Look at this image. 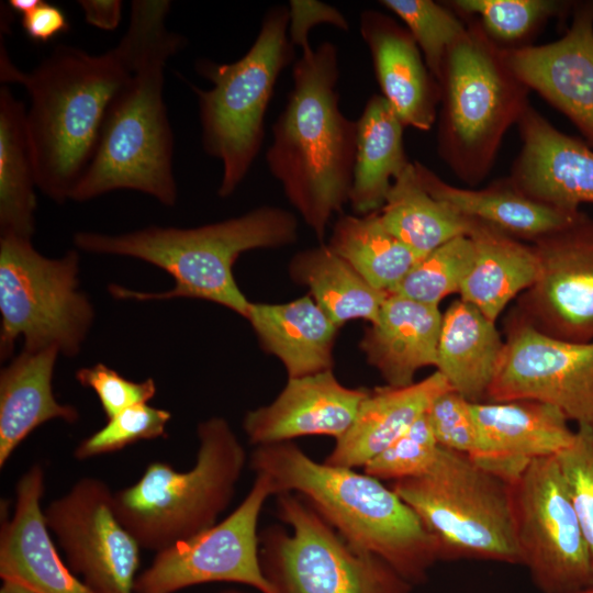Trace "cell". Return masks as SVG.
Returning <instances> with one entry per match:
<instances>
[{
    "mask_svg": "<svg viewBox=\"0 0 593 593\" xmlns=\"http://www.w3.org/2000/svg\"><path fill=\"white\" fill-rule=\"evenodd\" d=\"M357 139L349 202L358 215L380 211L393 181L410 165L405 126L381 94H372L356 121Z\"/></svg>",
    "mask_w": 593,
    "mask_h": 593,
    "instance_id": "f546056e",
    "label": "cell"
},
{
    "mask_svg": "<svg viewBox=\"0 0 593 593\" xmlns=\"http://www.w3.org/2000/svg\"><path fill=\"white\" fill-rule=\"evenodd\" d=\"M69 568L96 593H135L141 545L119 519L114 492L92 477L76 481L44 508Z\"/></svg>",
    "mask_w": 593,
    "mask_h": 593,
    "instance_id": "5bb4252c",
    "label": "cell"
},
{
    "mask_svg": "<svg viewBox=\"0 0 593 593\" xmlns=\"http://www.w3.org/2000/svg\"><path fill=\"white\" fill-rule=\"evenodd\" d=\"M288 36L293 46L302 53L312 49L309 43L310 31L318 24H328L349 31V23L335 7L316 0H291L289 2Z\"/></svg>",
    "mask_w": 593,
    "mask_h": 593,
    "instance_id": "7bdbcfd3",
    "label": "cell"
},
{
    "mask_svg": "<svg viewBox=\"0 0 593 593\" xmlns=\"http://www.w3.org/2000/svg\"><path fill=\"white\" fill-rule=\"evenodd\" d=\"M26 107L7 85L0 88V236L32 239L35 231L36 168Z\"/></svg>",
    "mask_w": 593,
    "mask_h": 593,
    "instance_id": "4dcf8cb0",
    "label": "cell"
},
{
    "mask_svg": "<svg viewBox=\"0 0 593 593\" xmlns=\"http://www.w3.org/2000/svg\"><path fill=\"white\" fill-rule=\"evenodd\" d=\"M522 139L508 179L528 198L579 212L593 204V148L553 126L529 105L517 122Z\"/></svg>",
    "mask_w": 593,
    "mask_h": 593,
    "instance_id": "ac0fdd59",
    "label": "cell"
},
{
    "mask_svg": "<svg viewBox=\"0 0 593 593\" xmlns=\"http://www.w3.org/2000/svg\"><path fill=\"white\" fill-rule=\"evenodd\" d=\"M360 34L381 96L405 127L429 131L437 121L440 87L411 33L388 14L365 10Z\"/></svg>",
    "mask_w": 593,
    "mask_h": 593,
    "instance_id": "7402d4cb",
    "label": "cell"
},
{
    "mask_svg": "<svg viewBox=\"0 0 593 593\" xmlns=\"http://www.w3.org/2000/svg\"><path fill=\"white\" fill-rule=\"evenodd\" d=\"M379 215L417 259L452 238L467 236L471 225V219L460 215L423 187L412 161L393 181Z\"/></svg>",
    "mask_w": 593,
    "mask_h": 593,
    "instance_id": "d6a6232c",
    "label": "cell"
},
{
    "mask_svg": "<svg viewBox=\"0 0 593 593\" xmlns=\"http://www.w3.org/2000/svg\"><path fill=\"white\" fill-rule=\"evenodd\" d=\"M276 494L270 478L256 473L244 500L224 519L155 552L150 564L136 578L135 593H177L212 582L275 593L260 564L258 521L265 502Z\"/></svg>",
    "mask_w": 593,
    "mask_h": 593,
    "instance_id": "4fadbf2b",
    "label": "cell"
},
{
    "mask_svg": "<svg viewBox=\"0 0 593 593\" xmlns=\"http://www.w3.org/2000/svg\"><path fill=\"white\" fill-rule=\"evenodd\" d=\"M379 3L403 21L438 81L445 56L466 32L467 21L445 1L381 0Z\"/></svg>",
    "mask_w": 593,
    "mask_h": 593,
    "instance_id": "8d00e7d4",
    "label": "cell"
},
{
    "mask_svg": "<svg viewBox=\"0 0 593 593\" xmlns=\"http://www.w3.org/2000/svg\"><path fill=\"white\" fill-rule=\"evenodd\" d=\"M438 445L463 454L475 462L486 450L472 413V402L455 390L440 394L426 412Z\"/></svg>",
    "mask_w": 593,
    "mask_h": 593,
    "instance_id": "ab89813d",
    "label": "cell"
},
{
    "mask_svg": "<svg viewBox=\"0 0 593 593\" xmlns=\"http://www.w3.org/2000/svg\"><path fill=\"white\" fill-rule=\"evenodd\" d=\"M21 23L27 37L37 43H46L70 27L66 13L59 7L43 0L22 16Z\"/></svg>",
    "mask_w": 593,
    "mask_h": 593,
    "instance_id": "ee69618b",
    "label": "cell"
},
{
    "mask_svg": "<svg viewBox=\"0 0 593 593\" xmlns=\"http://www.w3.org/2000/svg\"><path fill=\"white\" fill-rule=\"evenodd\" d=\"M423 187L460 215L499 228L518 239L535 242L577 220L582 211L567 212L539 203L501 178L482 189L460 188L414 161Z\"/></svg>",
    "mask_w": 593,
    "mask_h": 593,
    "instance_id": "d4e9b609",
    "label": "cell"
},
{
    "mask_svg": "<svg viewBox=\"0 0 593 593\" xmlns=\"http://www.w3.org/2000/svg\"><path fill=\"white\" fill-rule=\"evenodd\" d=\"M296 237L298 221L291 212L277 206H260L236 217L193 228L148 226L119 235L77 232L74 244L87 253L126 256L149 262L175 280L174 288L163 292H142L111 284L109 292L116 299H201L246 318L251 302L235 281V261L245 251L286 246L293 244Z\"/></svg>",
    "mask_w": 593,
    "mask_h": 593,
    "instance_id": "5b68a950",
    "label": "cell"
},
{
    "mask_svg": "<svg viewBox=\"0 0 593 593\" xmlns=\"http://www.w3.org/2000/svg\"><path fill=\"white\" fill-rule=\"evenodd\" d=\"M337 47L323 42L292 67V89L272 125L270 174L320 240L349 201L357 123L344 115L336 90Z\"/></svg>",
    "mask_w": 593,
    "mask_h": 593,
    "instance_id": "3957f363",
    "label": "cell"
},
{
    "mask_svg": "<svg viewBox=\"0 0 593 593\" xmlns=\"http://www.w3.org/2000/svg\"><path fill=\"white\" fill-rule=\"evenodd\" d=\"M368 392L343 385L332 370L289 378L273 402L246 413L243 428L255 447L312 435L337 440L350 427Z\"/></svg>",
    "mask_w": 593,
    "mask_h": 593,
    "instance_id": "ffe728a7",
    "label": "cell"
},
{
    "mask_svg": "<svg viewBox=\"0 0 593 593\" xmlns=\"http://www.w3.org/2000/svg\"><path fill=\"white\" fill-rule=\"evenodd\" d=\"M392 489L434 537L439 561L521 564L510 484L470 457L440 447L426 473Z\"/></svg>",
    "mask_w": 593,
    "mask_h": 593,
    "instance_id": "9c48e42d",
    "label": "cell"
},
{
    "mask_svg": "<svg viewBox=\"0 0 593 593\" xmlns=\"http://www.w3.org/2000/svg\"><path fill=\"white\" fill-rule=\"evenodd\" d=\"M328 247L374 288L391 293L418 260L382 223L379 211L342 215Z\"/></svg>",
    "mask_w": 593,
    "mask_h": 593,
    "instance_id": "836d02e7",
    "label": "cell"
},
{
    "mask_svg": "<svg viewBox=\"0 0 593 593\" xmlns=\"http://www.w3.org/2000/svg\"><path fill=\"white\" fill-rule=\"evenodd\" d=\"M276 496L277 516L288 528L259 533L261 569L275 593H411V583L350 546L302 496Z\"/></svg>",
    "mask_w": 593,
    "mask_h": 593,
    "instance_id": "8fae6325",
    "label": "cell"
},
{
    "mask_svg": "<svg viewBox=\"0 0 593 593\" xmlns=\"http://www.w3.org/2000/svg\"><path fill=\"white\" fill-rule=\"evenodd\" d=\"M460 16L474 18L501 48L528 46L552 18L564 19L573 1L557 0H452L445 1Z\"/></svg>",
    "mask_w": 593,
    "mask_h": 593,
    "instance_id": "e575fe53",
    "label": "cell"
},
{
    "mask_svg": "<svg viewBox=\"0 0 593 593\" xmlns=\"http://www.w3.org/2000/svg\"><path fill=\"white\" fill-rule=\"evenodd\" d=\"M78 3L86 22L97 29L114 31L122 20L120 0H80Z\"/></svg>",
    "mask_w": 593,
    "mask_h": 593,
    "instance_id": "f6af8a7d",
    "label": "cell"
},
{
    "mask_svg": "<svg viewBox=\"0 0 593 593\" xmlns=\"http://www.w3.org/2000/svg\"><path fill=\"white\" fill-rule=\"evenodd\" d=\"M249 466L270 478L276 495L299 494L350 546L379 557L412 585L426 581L439 561L432 534L381 480L317 462L293 441L255 447Z\"/></svg>",
    "mask_w": 593,
    "mask_h": 593,
    "instance_id": "277c9868",
    "label": "cell"
},
{
    "mask_svg": "<svg viewBox=\"0 0 593 593\" xmlns=\"http://www.w3.org/2000/svg\"><path fill=\"white\" fill-rule=\"evenodd\" d=\"M75 378L82 387L94 391L107 419L127 407L148 403L157 391L154 379L132 381L102 362L80 368Z\"/></svg>",
    "mask_w": 593,
    "mask_h": 593,
    "instance_id": "b9f144b4",
    "label": "cell"
},
{
    "mask_svg": "<svg viewBox=\"0 0 593 593\" xmlns=\"http://www.w3.org/2000/svg\"><path fill=\"white\" fill-rule=\"evenodd\" d=\"M467 236L473 246V260L460 299L495 323L507 304L535 282L537 255L532 244L473 219Z\"/></svg>",
    "mask_w": 593,
    "mask_h": 593,
    "instance_id": "83f0119b",
    "label": "cell"
},
{
    "mask_svg": "<svg viewBox=\"0 0 593 593\" xmlns=\"http://www.w3.org/2000/svg\"><path fill=\"white\" fill-rule=\"evenodd\" d=\"M438 445L426 413L401 437L363 467L381 481H399L426 473L437 459Z\"/></svg>",
    "mask_w": 593,
    "mask_h": 593,
    "instance_id": "f35d334b",
    "label": "cell"
},
{
    "mask_svg": "<svg viewBox=\"0 0 593 593\" xmlns=\"http://www.w3.org/2000/svg\"><path fill=\"white\" fill-rule=\"evenodd\" d=\"M503 346L495 323L474 305L458 299L443 314L437 371L468 401L483 402Z\"/></svg>",
    "mask_w": 593,
    "mask_h": 593,
    "instance_id": "f1b7e54d",
    "label": "cell"
},
{
    "mask_svg": "<svg viewBox=\"0 0 593 593\" xmlns=\"http://www.w3.org/2000/svg\"><path fill=\"white\" fill-rule=\"evenodd\" d=\"M556 458L593 560V426H577Z\"/></svg>",
    "mask_w": 593,
    "mask_h": 593,
    "instance_id": "60d3db41",
    "label": "cell"
},
{
    "mask_svg": "<svg viewBox=\"0 0 593 593\" xmlns=\"http://www.w3.org/2000/svg\"><path fill=\"white\" fill-rule=\"evenodd\" d=\"M0 593H33L22 585L13 582L2 581Z\"/></svg>",
    "mask_w": 593,
    "mask_h": 593,
    "instance_id": "7dc6e473",
    "label": "cell"
},
{
    "mask_svg": "<svg viewBox=\"0 0 593 593\" xmlns=\"http://www.w3.org/2000/svg\"><path fill=\"white\" fill-rule=\"evenodd\" d=\"M289 8L273 5L244 56L231 64L199 59L195 69L212 82L197 96L204 152L222 163L217 190L231 195L249 172L265 138V115L281 71L294 58L288 36Z\"/></svg>",
    "mask_w": 593,
    "mask_h": 593,
    "instance_id": "ba28073f",
    "label": "cell"
},
{
    "mask_svg": "<svg viewBox=\"0 0 593 593\" xmlns=\"http://www.w3.org/2000/svg\"><path fill=\"white\" fill-rule=\"evenodd\" d=\"M454 390L435 371L406 387L369 390L347 432L336 440L324 462L345 468H363L401 437L443 393Z\"/></svg>",
    "mask_w": 593,
    "mask_h": 593,
    "instance_id": "603a6c76",
    "label": "cell"
},
{
    "mask_svg": "<svg viewBox=\"0 0 593 593\" xmlns=\"http://www.w3.org/2000/svg\"><path fill=\"white\" fill-rule=\"evenodd\" d=\"M142 36L130 78L112 99L94 154L70 200L83 202L115 190L148 194L166 206L177 201L174 134L164 101L165 68L186 38L168 30V0H134Z\"/></svg>",
    "mask_w": 593,
    "mask_h": 593,
    "instance_id": "7a4b0ae2",
    "label": "cell"
},
{
    "mask_svg": "<svg viewBox=\"0 0 593 593\" xmlns=\"http://www.w3.org/2000/svg\"><path fill=\"white\" fill-rule=\"evenodd\" d=\"M42 0H10L9 8L22 16L34 10Z\"/></svg>",
    "mask_w": 593,
    "mask_h": 593,
    "instance_id": "bcb514c9",
    "label": "cell"
},
{
    "mask_svg": "<svg viewBox=\"0 0 593 593\" xmlns=\"http://www.w3.org/2000/svg\"><path fill=\"white\" fill-rule=\"evenodd\" d=\"M197 436L191 469L153 461L135 483L114 492L116 515L143 549L157 552L212 527L235 494L247 455L228 422L202 421Z\"/></svg>",
    "mask_w": 593,
    "mask_h": 593,
    "instance_id": "52a82bcc",
    "label": "cell"
},
{
    "mask_svg": "<svg viewBox=\"0 0 593 593\" xmlns=\"http://www.w3.org/2000/svg\"><path fill=\"white\" fill-rule=\"evenodd\" d=\"M45 472L32 465L15 485L11 515L0 528V578L33 593H96L69 568L48 530L42 499Z\"/></svg>",
    "mask_w": 593,
    "mask_h": 593,
    "instance_id": "d6986e66",
    "label": "cell"
},
{
    "mask_svg": "<svg viewBox=\"0 0 593 593\" xmlns=\"http://www.w3.org/2000/svg\"><path fill=\"white\" fill-rule=\"evenodd\" d=\"M472 260L470 238H452L418 259L391 293L438 306L446 296L460 292Z\"/></svg>",
    "mask_w": 593,
    "mask_h": 593,
    "instance_id": "d590c367",
    "label": "cell"
},
{
    "mask_svg": "<svg viewBox=\"0 0 593 593\" xmlns=\"http://www.w3.org/2000/svg\"><path fill=\"white\" fill-rule=\"evenodd\" d=\"M532 246L538 275L512 314L558 339L593 340V219L582 212Z\"/></svg>",
    "mask_w": 593,
    "mask_h": 593,
    "instance_id": "2e32d148",
    "label": "cell"
},
{
    "mask_svg": "<svg viewBox=\"0 0 593 593\" xmlns=\"http://www.w3.org/2000/svg\"><path fill=\"white\" fill-rule=\"evenodd\" d=\"M171 413L148 403L125 409L107 419L104 426L83 438L74 449V458L88 460L124 449L141 440L167 437Z\"/></svg>",
    "mask_w": 593,
    "mask_h": 593,
    "instance_id": "74e56055",
    "label": "cell"
},
{
    "mask_svg": "<svg viewBox=\"0 0 593 593\" xmlns=\"http://www.w3.org/2000/svg\"><path fill=\"white\" fill-rule=\"evenodd\" d=\"M512 400L544 402L577 426H593V340L558 339L511 314L485 401Z\"/></svg>",
    "mask_w": 593,
    "mask_h": 593,
    "instance_id": "9a60e30c",
    "label": "cell"
},
{
    "mask_svg": "<svg viewBox=\"0 0 593 593\" xmlns=\"http://www.w3.org/2000/svg\"><path fill=\"white\" fill-rule=\"evenodd\" d=\"M289 268L292 279L309 287L316 304L338 328L354 318L376 322L389 295L371 286L328 245L300 251Z\"/></svg>",
    "mask_w": 593,
    "mask_h": 593,
    "instance_id": "1f68e13d",
    "label": "cell"
},
{
    "mask_svg": "<svg viewBox=\"0 0 593 593\" xmlns=\"http://www.w3.org/2000/svg\"><path fill=\"white\" fill-rule=\"evenodd\" d=\"M217 593H248V592L238 590V589H227V590L220 591Z\"/></svg>",
    "mask_w": 593,
    "mask_h": 593,
    "instance_id": "c3c4849f",
    "label": "cell"
},
{
    "mask_svg": "<svg viewBox=\"0 0 593 593\" xmlns=\"http://www.w3.org/2000/svg\"><path fill=\"white\" fill-rule=\"evenodd\" d=\"M56 347L26 350L0 372V468L15 449L41 425L60 419L74 424L78 410L57 401L53 374L59 355Z\"/></svg>",
    "mask_w": 593,
    "mask_h": 593,
    "instance_id": "484cf974",
    "label": "cell"
},
{
    "mask_svg": "<svg viewBox=\"0 0 593 593\" xmlns=\"http://www.w3.org/2000/svg\"><path fill=\"white\" fill-rule=\"evenodd\" d=\"M515 538L542 593L593 585V560L556 456L532 461L510 484Z\"/></svg>",
    "mask_w": 593,
    "mask_h": 593,
    "instance_id": "7c38bea8",
    "label": "cell"
},
{
    "mask_svg": "<svg viewBox=\"0 0 593 593\" xmlns=\"http://www.w3.org/2000/svg\"><path fill=\"white\" fill-rule=\"evenodd\" d=\"M0 356L7 360L18 339L23 349L56 347L76 356L94 320L79 287V254L59 258L38 253L32 239L0 236Z\"/></svg>",
    "mask_w": 593,
    "mask_h": 593,
    "instance_id": "30bf717a",
    "label": "cell"
},
{
    "mask_svg": "<svg viewBox=\"0 0 593 593\" xmlns=\"http://www.w3.org/2000/svg\"><path fill=\"white\" fill-rule=\"evenodd\" d=\"M448 49L438 83L437 152L468 186L490 174L506 132L516 125L529 88L507 66L503 51L474 18Z\"/></svg>",
    "mask_w": 593,
    "mask_h": 593,
    "instance_id": "8992f818",
    "label": "cell"
},
{
    "mask_svg": "<svg viewBox=\"0 0 593 593\" xmlns=\"http://www.w3.org/2000/svg\"><path fill=\"white\" fill-rule=\"evenodd\" d=\"M472 413L486 450L478 463L508 484L532 461L560 454L574 434L558 409L535 400L472 403Z\"/></svg>",
    "mask_w": 593,
    "mask_h": 593,
    "instance_id": "44dd1931",
    "label": "cell"
},
{
    "mask_svg": "<svg viewBox=\"0 0 593 593\" xmlns=\"http://www.w3.org/2000/svg\"><path fill=\"white\" fill-rule=\"evenodd\" d=\"M571 15L559 40L502 51L516 77L567 116L593 148V0L577 1Z\"/></svg>",
    "mask_w": 593,
    "mask_h": 593,
    "instance_id": "e0dca14e",
    "label": "cell"
},
{
    "mask_svg": "<svg viewBox=\"0 0 593 593\" xmlns=\"http://www.w3.org/2000/svg\"><path fill=\"white\" fill-rule=\"evenodd\" d=\"M572 593H593V585L581 589V590L572 592Z\"/></svg>",
    "mask_w": 593,
    "mask_h": 593,
    "instance_id": "681fc988",
    "label": "cell"
},
{
    "mask_svg": "<svg viewBox=\"0 0 593 593\" xmlns=\"http://www.w3.org/2000/svg\"><path fill=\"white\" fill-rule=\"evenodd\" d=\"M142 36L138 15L119 44L100 55L58 45L31 71L16 67L3 41L0 81L25 88L26 124L37 188L56 203L70 200L97 147L107 110L130 78Z\"/></svg>",
    "mask_w": 593,
    "mask_h": 593,
    "instance_id": "6da1fadb",
    "label": "cell"
},
{
    "mask_svg": "<svg viewBox=\"0 0 593 593\" xmlns=\"http://www.w3.org/2000/svg\"><path fill=\"white\" fill-rule=\"evenodd\" d=\"M441 321L438 306L390 293L360 349L387 385H410L419 369L437 366Z\"/></svg>",
    "mask_w": 593,
    "mask_h": 593,
    "instance_id": "cb8c5ba5",
    "label": "cell"
},
{
    "mask_svg": "<svg viewBox=\"0 0 593 593\" xmlns=\"http://www.w3.org/2000/svg\"><path fill=\"white\" fill-rule=\"evenodd\" d=\"M246 318L261 347L282 361L289 378L332 370L338 327L312 296L282 304L250 303Z\"/></svg>",
    "mask_w": 593,
    "mask_h": 593,
    "instance_id": "4316f807",
    "label": "cell"
}]
</instances>
